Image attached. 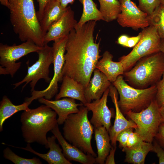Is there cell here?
<instances>
[{
  "instance_id": "cell-33",
  "label": "cell",
  "mask_w": 164,
  "mask_h": 164,
  "mask_svg": "<svg viewBox=\"0 0 164 164\" xmlns=\"http://www.w3.org/2000/svg\"><path fill=\"white\" fill-rule=\"evenodd\" d=\"M143 140L139 136L133 131L130 133L127 142L126 147L130 148L135 146L139 144Z\"/></svg>"
},
{
  "instance_id": "cell-24",
  "label": "cell",
  "mask_w": 164,
  "mask_h": 164,
  "mask_svg": "<svg viewBox=\"0 0 164 164\" xmlns=\"http://www.w3.org/2000/svg\"><path fill=\"white\" fill-rule=\"evenodd\" d=\"M153 145L151 143L142 141L131 148H123L125 152V162L133 164H144L146 157L150 151H152Z\"/></svg>"
},
{
  "instance_id": "cell-11",
  "label": "cell",
  "mask_w": 164,
  "mask_h": 164,
  "mask_svg": "<svg viewBox=\"0 0 164 164\" xmlns=\"http://www.w3.org/2000/svg\"><path fill=\"white\" fill-rule=\"evenodd\" d=\"M38 59L32 65L29 66V61L27 62V73L21 81L13 85L15 88L23 83H25L22 90L27 84L30 83L31 91L35 90V87L39 80L44 79L46 82L49 83L51 78L49 76V67L53 63V52L52 47L45 44L37 52Z\"/></svg>"
},
{
  "instance_id": "cell-2",
  "label": "cell",
  "mask_w": 164,
  "mask_h": 164,
  "mask_svg": "<svg viewBox=\"0 0 164 164\" xmlns=\"http://www.w3.org/2000/svg\"><path fill=\"white\" fill-rule=\"evenodd\" d=\"M10 20L20 40H30L39 46L45 44L44 36L36 12L33 0H8Z\"/></svg>"
},
{
  "instance_id": "cell-40",
  "label": "cell",
  "mask_w": 164,
  "mask_h": 164,
  "mask_svg": "<svg viewBox=\"0 0 164 164\" xmlns=\"http://www.w3.org/2000/svg\"><path fill=\"white\" fill-rule=\"evenodd\" d=\"M58 1L60 3L61 6L64 8L67 7L69 4H72L74 3L75 0H56ZM81 3H82V0H78Z\"/></svg>"
},
{
  "instance_id": "cell-34",
  "label": "cell",
  "mask_w": 164,
  "mask_h": 164,
  "mask_svg": "<svg viewBox=\"0 0 164 164\" xmlns=\"http://www.w3.org/2000/svg\"><path fill=\"white\" fill-rule=\"evenodd\" d=\"M153 145L152 151L156 154L159 164H164V149L155 141Z\"/></svg>"
},
{
  "instance_id": "cell-17",
  "label": "cell",
  "mask_w": 164,
  "mask_h": 164,
  "mask_svg": "<svg viewBox=\"0 0 164 164\" xmlns=\"http://www.w3.org/2000/svg\"><path fill=\"white\" fill-rule=\"evenodd\" d=\"M39 103L46 105L54 111L58 115L57 123L61 125L63 124L68 116L71 114L78 112V106L83 105L81 103H77L75 99L64 97L61 99L53 101L46 99L44 97L38 99Z\"/></svg>"
},
{
  "instance_id": "cell-44",
  "label": "cell",
  "mask_w": 164,
  "mask_h": 164,
  "mask_svg": "<svg viewBox=\"0 0 164 164\" xmlns=\"http://www.w3.org/2000/svg\"><path fill=\"white\" fill-rule=\"evenodd\" d=\"M161 4L164 5V0H160Z\"/></svg>"
},
{
  "instance_id": "cell-32",
  "label": "cell",
  "mask_w": 164,
  "mask_h": 164,
  "mask_svg": "<svg viewBox=\"0 0 164 164\" xmlns=\"http://www.w3.org/2000/svg\"><path fill=\"white\" fill-rule=\"evenodd\" d=\"M133 129L134 128H129L125 129L118 134L116 141L118 142L120 148L123 149L126 147L128 136L131 132L133 131Z\"/></svg>"
},
{
  "instance_id": "cell-8",
  "label": "cell",
  "mask_w": 164,
  "mask_h": 164,
  "mask_svg": "<svg viewBox=\"0 0 164 164\" xmlns=\"http://www.w3.org/2000/svg\"><path fill=\"white\" fill-rule=\"evenodd\" d=\"M141 32V38L132 51L119 58L125 72L130 69L143 57L160 51L161 39L156 28L149 25L143 29Z\"/></svg>"
},
{
  "instance_id": "cell-26",
  "label": "cell",
  "mask_w": 164,
  "mask_h": 164,
  "mask_svg": "<svg viewBox=\"0 0 164 164\" xmlns=\"http://www.w3.org/2000/svg\"><path fill=\"white\" fill-rule=\"evenodd\" d=\"M99 11L104 21L110 22L117 19L121 12V5L118 0H98Z\"/></svg>"
},
{
  "instance_id": "cell-15",
  "label": "cell",
  "mask_w": 164,
  "mask_h": 164,
  "mask_svg": "<svg viewBox=\"0 0 164 164\" xmlns=\"http://www.w3.org/2000/svg\"><path fill=\"white\" fill-rule=\"evenodd\" d=\"M109 95L111 97L115 109V120L113 126L111 127L109 132L112 146H116V139L118 134L123 130L129 128L135 129L137 128L136 124L132 120L127 119L121 111L118 103V92L113 86L109 87Z\"/></svg>"
},
{
  "instance_id": "cell-20",
  "label": "cell",
  "mask_w": 164,
  "mask_h": 164,
  "mask_svg": "<svg viewBox=\"0 0 164 164\" xmlns=\"http://www.w3.org/2000/svg\"><path fill=\"white\" fill-rule=\"evenodd\" d=\"M67 7L63 8L60 3L56 0H50L47 4L39 21L44 36L51 26L61 17L67 10Z\"/></svg>"
},
{
  "instance_id": "cell-31",
  "label": "cell",
  "mask_w": 164,
  "mask_h": 164,
  "mask_svg": "<svg viewBox=\"0 0 164 164\" xmlns=\"http://www.w3.org/2000/svg\"><path fill=\"white\" fill-rule=\"evenodd\" d=\"M162 77L156 84L157 92L155 100L159 107L164 105V72Z\"/></svg>"
},
{
  "instance_id": "cell-23",
  "label": "cell",
  "mask_w": 164,
  "mask_h": 164,
  "mask_svg": "<svg viewBox=\"0 0 164 164\" xmlns=\"http://www.w3.org/2000/svg\"><path fill=\"white\" fill-rule=\"evenodd\" d=\"M95 140L97 155L95 163L104 164L106 158L112 147L109 132L104 126L94 128Z\"/></svg>"
},
{
  "instance_id": "cell-19",
  "label": "cell",
  "mask_w": 164,
  "mask_h": 164,
  "mask_svg": "<svg viewBox=\"0 0 164 164\" xmlns=\"http://www.w3.org/2000/svg\"><path fill=\"white\" fill-rule=\"evenodd\" d=\"M47 138V149L49 148V150L46 154L39 153L35 151L31 147L29 143H28L25 148L9 145L30 152L41 158L49 164H72V163L65 157L63 153L62 149L56 143V136L53 135L51 137H48Z\"/></svg>"
},
{
  "instance_id": "cell-28",
  "label": "cell",
  "mask_w": 164,
  "mask_h": 164,
  "mask_svg": "<svg viewBox=\"0 0 164 164\" xmlns=\"http://www.w3.org/2000/svg\"><path fill=\"white\" fill-rule=\"evenodd\" d=\"M148 19L149 25L155 27L161 39L164 40V5L161 4L148 15Z\"/></svg>"
},
{
  "instance_id": "cell-7",
  "label": "cell",
  "mask_w": 164,
  "mask_h": 164,
  "mask_svg": "<svg viewBox=\"0 0 164 164\" xmlns=\"http://www.w3.org/2000/svg\"><path fill=\"white\" fill-rule=\"evenodd\" d=\"M155 99L146 108L138 112L129 111L125 114L136 125L135 132L143 141L152 143L162 120Z\"/></svg>"
},
{
  "instance_id": "cell-36",
  "label": "cell",
  "mask_w": 164,
  "mask_h": 164,
  "mask_svg": "<svg viewBox=\"0 0 164 164\" xmlns=\"http://www.w3.org/2000/svg\"><path fill=\"white\" fill-rule=\"evenodd\" d=\"M142 35V32H140L136 36L129 37L125 47L131 48L134 47L138 42L141 38Z\"/></svg>"
},
{
  "instance_id": "cell-5",
  "label": "cell",
  "mask_w": 164,
  "mask_h": 164,
  "mask_svg": "<svg viewBox=\"0 0 164 164\" xmlns=\"http://www.w3.org/2000/svg\"><path fill=\"white\" fill-rule=\"evenodd\" d=\"M129 71L125 72V80L138 89L156 84L164 72V54L160 51L143 57Z\"/></svg>"
},
{
  "instance_id": "cell-27",
  "label": "cell",
  "mask_w": 164,
  "mask_h": 164,
  "mask_svg": "<svg viewBox=\"0 0 164 164\" xmlns=\"http://www.w3.org/2000/svg\"><path fill=\"white\" fill-rule=\"evenodd\" d=\"M83 12L77 25L80 26L91 21H104L103 17L93 0H82Z\"/></svg>"
},
{
  "instance_id": "cell-37",
  "label": "cell",
  "mask_w": 164,
  "mask_h": 164,
  "mask_svg": "<svg viewBox=\"0 0 164 164\" xmlns=\"http://www.w3.org/2000/svg\"><path fill=\"white\" fill-rule=\"evenodd\" d=\"M50 1V0H37L39 5V10L37 12V16L39 22L42 18L45 6Z\"/></svg>"
},
{
  "instance_id": "cell-4",
  "label": "cell",
  "mask_w": 164,
  "mask_h": 164,
  "mask_svg": "<svg viewBox=\"0 0 164 164\" xmlns=\"http://www.w3.org/2000/svg\"><path fill=\"white\" fill-rule=\"evenodd\" d=\"M77 113L69 114L63 124V136L70 143L84 153L96 158L91 144L94 127L88 117L89 111L84 105Z\"/></svg>"
},
{
  "instance_id": "cell-12",
  "label": "cell",
  "mask_w": 164,
  "mask_h": 164,
  "mask_svg": "<svg viewBox=\"0 0 164 164\" xmlns=\"http://www.w3.org/2000/svg\"><path fill=\"white\" fill-rule=\"evenodd\" d=\"M121 5V12L116 19L123 27L130 28L137 31L149 26L148 15L140 9L131 0H118Z\"/></svg>"
},
{
  "instance_id": "cell-16",
  "label": "cell",
  "mask_w": 164,
  "mask_h": 164,
  "mask_svg": "<svg viewBox=\"0 0 164 164\" xmlns=\"http://www.w3.org/2000/svg\"><path fill=\"white\" fill-rule=\"evenodd\" d=\"M57 124L51 131L61 146L65 157L69 161H74L82 164L95 163V158L86 154L68 142L62 135Z\"/></svg>"
},
{
  "instance_id": "cell-29",
  "label": "cell",
  "mask_w": 164,
  "mask_h": 164,
  "mask_svg": "<svg viewBox=\"0 0 164 164\" xmlns=\"http://www.w3.org/2000/svg\"><path fill=\"white\" fill-rule=\"evenodd\" d=\"M4 157L15 164H41L42 162L36 157L27 159L20 157L13 152L9 148L7 147L3 150Z\"/></svg>"
},
{
  "instance_id": "cell-21",
  "label": "cell",
  "mask_w": 164,
  "mask_h": 164,
  "mask_svg": "<svg viewBox=\"0 0 164 164\" xmlns=\"http://www.w3.org/2000/svg\"><path fill=\"white\" fill-rule=\"evenodd\" d=\"M62 82L55 100L70 97L80 101L83 104L87 102L84 95V87L80 83L67 76L63 77Z\"/></svg>"
},
{
  "instance_id": "cell-18",
  "label": "cell",
  "mask_w": 164,
  "mask_h": 164,
  "mask_svg": "<svg viewBox=\"0 0 164 164\" xmlns=\"http://www.w3.org/2000/svg\"><path fill=\"white\" fill-rule=\"evenodd\" d=\"M93 76L84 88V95L87 102L100 99L104 92L111 85L106 76L97 68Z\"/></svg>"
},
{
  "instance_id": "cell-39",
  "label": "cell",
  "mask_w": 164,
  "mask_h": 164,
  "mask_svg": "<svg viewBox=\"0 0 164 164\" xmlns=\"http://www.w3.org/2000/svg\"><path fill=\"white\" fill-rule=\"evenodd\" d=\"M128 37L129 36L127 35H121L118 37L117 43L119 45L125 46Z\"/></svg>"
},
{
  "instance_id": "cell-30",
  "label": "cell",
  "mask_w": 164,
  "mask_h": 164,
  "mask_svg": "<svg viewBox=\"0 0 164 164\" xmlns=\"http://www.w3.org/2000/svg\"><path fill=\"white\" fill-rule=\"evenodd\" d=\"M138 7L148 15L151 14L161 4L160 0H138Z\"/></svg>"
},
{
  "instance_id": "cell-9",
  "label": "cell",
  "mask_w": 164,
  "mask_h": 164,
  "mask_svg": "<svg viewBox=\"0 0 164 164\" xmlns=\"http://www.w3.org/2000/svg\"><path fill=\"white\" fill-rule=\"evenodd\" d=\"M68 36H64L54 42L52 48L53 52L54 74L48 86L45 89L31 92V97L25 100L32 102L33 100L41 97L50 100L58 91V83L62 81L63 78L62 70L65 63L66 43Z\"/></svg>"
},
{
  "instance_id": "cell-3",
  "label": "cell",
  "mask_w": 164,
  "mask_h": 164,
  "mask_svg": "<svg viewBox=\"0 0 164 164\" xmlns=\"http://www.w3.org/2000/svg\"><path fill=\"white\" fill-rule=\"evenodd\" d=\"M57 114L46 105L25 111L20 117L21 130L27 143L36 142L47 149L46 134L58 124Z\"/></svg>"
},
{
  "instance_id": "cell-25",
  "label": "cell",
  "mask_w": 164,
  "mask_h": 164,
  "mask_svg": "<svg viewBox=\"0 0 164 164\" xmlns=\"http://www.w3.org/2000/svg\"><path fill=\"white\" fill-rule=\"evenodd\" d=\"M31 103L25 101L22 104L15 105L9 98L4 95L0 102V131L3 130V124L6 120L15 113L21 111H28V107Z\"/></svg>"
},
{
  "instance_id": "cell-22",
  "label": "cell",
  "mask_w": 164,
  "mask_h": 164,
  "mask_svg": "<svg viewBox=\"0 0 164 164\" xmlns=\"http://www.w3.org/2000/svg\"><path fill=\"white\" fill-rule=\"evenodd\" d=\"M113 58L112 55L109 51H105L96 67L106 76L111 83L114 82L118 76L123 75L125 72L121 62L113 61Z\"/></svg>"
},
{
  "instance_id": "cell-6",
  "label": "cell",
  "mask_w": 164,
  "mask_h": 164,
  "mask_svg": "<svg viewBox=\"0 0 164 164\" xmlns=\"http://www.w3.org/2000/svg\"><path fill=\"white\" fill-rule=\"evenodd\" d=\"M118 93L120 108L124 114L129 111L138 112L147 108L155 99L156 84L144 89H138L128 85L122 75L113 83Z\"/></svg>"
},
{
  "instance_id": "cell-1",
  "label": "cell",
  "mask_w": 164,
  "mask_h": 164,
  "mask_svg": "<svg viewBox=\"0 0 164 164\" xmlns=\"http://www.w3.org/2000/svg\"><path fill=\"white\" fill-rule=\"evenodd\" d=\"M96 25L94 20L80 26L77 24L68 35L66 45L63 76L73 78L84 88L102 56L100 55V41L97 43L94 39Z\"/></svg>"
},
{
  "instance_id": "cell-10",
  "label": "cell",
  "mask_w": 164,
  "mask_h": 164,
  "mask_svg": "<svg viewBox=\"0 0 164 164\" xmlns=\"http://www.w3.org/2000/svg\"><path fill=\"white\" fill-rule=\"evenodd\" d=\"M41 47L30 40L11 46L0 43V74L10 75L13 77L21 66V63H17V61L30 53L37 52Z\"/></svg>"
},
{
  "instance_id": "cell-13",
  "label": "cell",
  "mask_w": 164,
  "mask_h": 164,
  "mask_svg": "<svg viewBox=\"0 0 164 164\" xmlns=\"http://www.w3.org/2000/svg\"><path fill=\"white\" fill-rule=\"evenodd\" d=\"M109 92L108 88L100 99L84 104L89 111L92 112V115L90 121L94 128L104 126L108 132L111 127V120L112 116V111L107 105Z\"/></svg>"
},
{
  "instance_id": "cell-38",
  "label": "cell",
  "mask_w": 164,
  "mask_h": 164,
  "mask_svg": "<svg viewBox=\"0 0 164 164\" xmlns=\"http://www.w3.org/2000/svg\"><path fill=\"white\" fill-rule=\"evenodd\" d=\"M116 149V146H112V147L110 151L109 154L108 155L106 158L105 164H115L114 156Z\"/></svg>"
},
{
  "instance_id": "cell-14",
  "label": "cell",
  "mask_w": 164,
  "mask_h": 164,
  "mask_svg": "<svg viewBox=\"0 0 164 164\" xmlns=\"http://www.w3.org/2000/svg\"><path fill=\"white\" fill-rule=\"evenodd\" d=\"M77 22L74 18V11L68 6L61 17L51 26L44 36V44L68 36Z\"/></svg>"
},
{
  "instance_id": "cell-35",
  "label": "cell",
  "mask_w": 164,
  "mask_h": 164,
  "mask_svg": "<svg viewBox=\"0 0 164 164\" xmlns=\"http://www.w3.org/2000/svg\"><path fill=\"white\" fill-rule=\"evenodd\" d=\"M154 138L158 143L164 149V124L161 123Z\"/></svg>"
},
{
  "instance_id": "cell-41",
  "label": "cell",
  "mask_w": 164,
  "mask_h": 164,
  "mask_svg": "<svg viewBox=\"0 0 164 164\" xmlns=\"http://www.w3.org/2000/svg\"><path fill=\"white\" fill-rule=\"evenodd\" d=\"M159 112L162 120V123L164 124V105L159 107Z\"/></svg>"
},
{
  "instance_id": "cell-42",
  "label": "cell",
  "mask_w": 164,
  "mask_h": 164,
  "mask_svg": "<svg viewBox=\"0 0 164 164\" xmlns=\"http://www.w3.org/2000/svg\"><path fill=\"white\" fill-rule=\"evenodd\" d=\"M160 51L164 54V40L161 39L160 45Z\"/></svg>"
},
{
  "instance_id": "cell-43",
  "label": "cell",
  "mask_w": 164,
  "mask_h": 164,
  "mask_svg": "<svg viewBox=\"0 0 164 164\" xmlns=\"http://www.w3.org/2000/svg\"><path fill=\"white\" fill-rule=\"evenodd\" d=\"M1 4L8 8V0H0Z\"/></svg>"
}]
</instances>
